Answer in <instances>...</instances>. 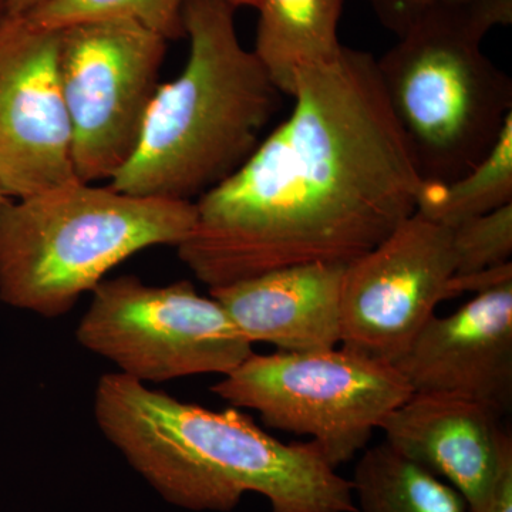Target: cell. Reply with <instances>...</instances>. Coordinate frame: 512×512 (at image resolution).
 <instances>
[{
	"label": "cell",
	"mask_w": 512,
	"mask_h": 512,
	"mask_svg": "<svg viewBox=\"0 0 512 512\" xmlns=\"http://www.w3.org/2000/svg\"><path fill=\"white\" fill-rule=\"evenodd\" d=\"M376 60L343 47L299 70L288 119L195 202L178 256L208 288L286 266L348 265L416 212L424 180Z\"/></svg>",
	"instance_id": "6da1fadb"
},
{
	"label": "cell",
	"mask_w": 512,
	"mask_h": 512,
	"mask_svg": "<svg viewBox=\"0 0 512 512\" xmlns=\"http://www.w3.org/2000/svg\"><path fill=\"white\" fill-rule=\"evenodd\" d=\"M94 417L128 464L185 510L228 512L256 493L272 512H357L352 483L315 441L282 443L235 407L214 412L109 373Z\"/></svg>",
	"instance_id": "7a4b0ae2"
},
{
	"label": "cell",
	"mask_w": 512,
	"mask_h": 512,
	"mask_svg": "<svg viewBox=\"0 0 512 512\" xmlns=\"http://www.w3.org/2000/svg\"><path fill=\"white\" fill-rule=\"evenodd\" d=\"M234 13L225 0H185L187 63L173 82L158 86L136 151L111 188L192 201L235 173L259 146L282 93L239 42Z\"/></svg>",
	"instance_id": "3957f363"
},
{
	"label": "cell",
	"mask_w": 512,
	"mask_h": 512,
	"mask_svg": "<svg viewBox=\"0 0 512 512\" xmlns=\"http://www.w3.org/2000/svg\"><path fill=\"white\" fill-rule=\"evenodd\" d=\"M195 202L141 197L74 181L0 202V301L57 318L131 255L178 247Z\"/></svg>",
	"instance_id": "277c9868"
},
{
	"label": "cell",
	"mask_w": 512,
	"mask_h": 512,
	"mask_svg": "<svg viewBox=\"0 0 512 512\" xmlns=\"http://www.w3.org/2000/svg\"><path fill=\"white\" fill-rule=\"evenodd\" d=\"M493 28L480 18L427 20L376 60L424 181L446 184L470 170L512 114L510 76L481 49Z\"/></svg>",
	"instance_id": "5b68a950"
},
{
	"label": "cell",
	"mask_w": 512,
	"mask_h": 512,
	"mask_svg": "<svg viewBox=\"0 0 512 512\" xmlns=\"http://www.w3.org/2000/svg\"><path fill=\"white\" fill-rule=\"evenodd\" d=\"M211 392L235 409L255 410L272 429L311 437L335 468L413 393L396 367L343 346L252 353Z\"/></svg>",
	"instance_id": "8992f818"
},
{
	"label": "cell",
	"mask_w": 512,
	"mask_h": 512,
	"mask_svg": "<svg viewBox=\"0 0 512 512\" xmlns=\"http://www.w3.org/2000/svg\"><path fill=\"white\" fill-rule=\"evenodd\" d=\"M92 293L77 340L137 382L225 376L254 353L220 303L191 282L154 286L124 275Z\"/></svg>",
	"instance_id": "52a82bcc"
},
{
	"label": "cell",
	"mask_w": 512,
	"mask_h": 512,
	"mask_svg": "<svg viewBox=\"0 0 512 512\" xmlns=\"http://www.w3.org/2000/svg\"><path fill=\"white\" fill-rule=\"evenodd\" d=\"M59 32L74 171L82 183L110 181L136 151L160 86L167 39L134 20H100Z\"/></svg>",
	"instance_id": "ba28073f"
},
{
	"label": "cell",
	"mask_w": 512,
	"mask_h": 512,
	"mask_svg": "<svg viewBox=\"0 0 512 512\" xmlns=\"http://www.w3.org/2000/svg\"><path fill=\"white\" fill-rule=\"evenodd\" d=\"M456 272L453 229L414 212L346 265L340 343L393 365L448 298Z\"/></svg>",
	"instance_id": "9c48e42d"
},
{
	"label": "cell",
	"mask_w": 512,
	"mask_h": 512,
	"mask_svg": "<svg viewBox=\"0 0 512 512\" xmlns=\"http://www.w3.org/2000/svg\"><path fill=\"white\" fill-rule=\"evenodd\" d=\"M59 30L0 18V188L25 198L79 181L59 77Z\"/></svg>",
	"instance_id": "30bf717a"
},
{
	"label": "cell",
	"mask_w": 512,
	"mask_h": 512,
	"mask_svg": "<svg viewBox=\"0 0 512 512\" xmlns=\"http://www.w3.org/2000/svg\"><path fill=\"white\" fill-rule=\"evenodd\" d=\"M393 366L413 393L470 397L505 414L512 403V282L478 292L423 326Z\"/></svg>",
	"instance_id": "8fae6325"
},
{
	"label": "cell",
	"mask_w": 512,
	"mask_h": 512,
	"mask_svg": "<svg viewBox=\"0 0 512 512\" xmlns=\"http://www.w3.org/2000/svg\"><path fill=\"white\" fill-rule=\"evenodd\" d=\"M504 414L470 397L412 393L384 419V441L477 503L493 483L504 446Z\"/></svg>",
	"instance_id": "7c38bea8"
},
{
	"label": "cell",
	"mask_w": 512,
	"mask_h": 512,
	"mask_svg": "<svg viewBox=\"0 0 512 512\" xmlns=\"http://www.w3.org/2000/svg\"><path fill=\"white\" fill-rule=\"evenodd\" d=\"M346 265L303 264L274 269L210 289L239 332L254 345L313 352L340 343V292Z\"/></svg>",
	"instance_id": "4fadbf2b"
},
{
	"label": "cell",
	"mask_w": 512,
	"mask_h": 512,
	"mask_svg": "<svg viewBox=\"0 0 512 512\" xmlns=\"http://www.w3.org/2000/svg\"><path fill=\"white\" fill-rule=\"evenodd\" d=\"M343 0H261L255 47L272 83L292 97L296 73L338 59Z\"/></svg>",
	"instance_id": "5bb4252c"
},
{
	"label": "cell",
	"mask_w": 512,
	"mask_h": 512,
	"mask_svg": "<svg viewBox=\"0 0 512 512\" xmlns=\"http://www.w3.org/2000/svg\"><path fill=\"white\" fill-rule=\"evenodd\" d=\"M353 497L362 512H468L466 498L387 441L367 448L353 471Z\"/></svg>",
	"instance_id": "9a60e30c"
},
{
	"label": "cell",
	"mask_w": 512,
	"mask_h": 512,
	"mask_svg": "<svg viewBox=\"0 0 512 512\" xmlns=\"http://www.w3.org/2000/svg\"><path fill=\"white\" fill-rule=\"evenodd\" d=\"M512 204V114L494 146L470 170L450 183L424 181L417 210L423 217L456 228L461 222Z\"/></svg>",
	"instance_id": "2e32d148"
},
{
	"label": "cell",
	"mask_w": 512,
	"mask_h": 512,
	"mask_svg": "<svg viewBox=\"0 0 512 512\" xmlns=\"http://www.w3.org/2000/svg\"><path fill=\"white\" fill-rule=\"evenodd\" d=\"M183 5V0H46L23 16L46 30L100 20H134L170 40L184 36Z\"/></svg>",
	"instance_id": "e0dca14e"
},
{
	"label": "cell",
	"mask_w": 512,
	"mask_h": 512,
	"mask_svg": "<svg viewBox=\"0 0 512 512\" xmlns=\"http://www.w3.org/2000/svg\"><path fill=\"white\" fill-rule=\"evenodd\" d=\"M454 275L487 271L511 262L512 204L453 228Z\"/></svg>",
	"instance_id": "ac0fdd59"
},
{
	"label": "cell",
	"mask_w": 512,
	"mask_h": 512,
	"mask_svg": "<svg viewBox=\"0 0 512 512\" xmlns=\"http://www.w3.org/2000/svg\"><path fill=\"white\" fill-rule=\"evenodd\" d=\"M380 23L397 37L420 23L443 18H480L495 26L512 22V0H369Z\"/></svg>",
	"instance_id": "d6986e66"
},
{
	"label": "cell",
	"mask_w": 512,
	"mask_h": 512,
	"mask_svg": "<svg viewBox=\"0 0 512 512\" xmlns=\"http://www.w3.org/2000/svg\"><path fill=\"white\" fill-rule=\"evenodd\" d=\"M468 512H512V440H508L501 454L500 466L493 483Z\"/></svg>",
	"instance_id": "ffe728a7"
},
{
	"label": "cell",
	"mask_w": 512,
	"mask_h": 512,
	"mask_svg": "<svg viewBox=\"0 0 512 512\" xmlns=\"http://www.w3.org/2000/svg\"><path fill=\"white\" fill-rule=\"evenodd\" d=\"M46 0H6V10L8 15L23 16L29 13L30 10L42 5Z\"/></svg>",
	"instance_id": "44dd1931"
},
{
	"label": "cell",
	"mask_w": 512,
	"mask_h": 512,
	"mask_svg": "<svg viewBox=\"0 0 512 512\" xmlns=\"http://www.w3.org/2000/svg\"><path fill=\"white\" fill-rule=\"evenodd\" d=\"M185 2V0H183ZM228 5H231L232 8L237 9L239 6H248V8H258L259 2L261 0H225Z\"/></svg>",
	"instance_id": "7402d4cb"
},
{
	"label": "cell",
	"mask_w": 512,
	"mask_h": 512,
	"mask_svg": "<svg viewBox=\"0 0 512 512\" xmlns=\"http://www.w3.org/2000/svg\"><path fill=\"white\" fill-rule=\"evenodd\" d=\"M6 10V0H0V18H2L3 13Z\"/></svg>",
	"instance_id": "603a6c76"
},
{
	"label": "cell",
	"mask_w": 512,
	"mask_h": 512,
	"mask_svg": "<svg viewBox=\"0 0 512 512\" xmlns=\"http://www.w3.org/2000/svg\"><path fill=\"white\" fill-rule=\"evenodd\" d=\"M5 200H8V197H6V195L3 194L2 188H0V202H3Z\"/></svg>",
	"instance_id": "cb8c5ba5"
}]
</instances>
